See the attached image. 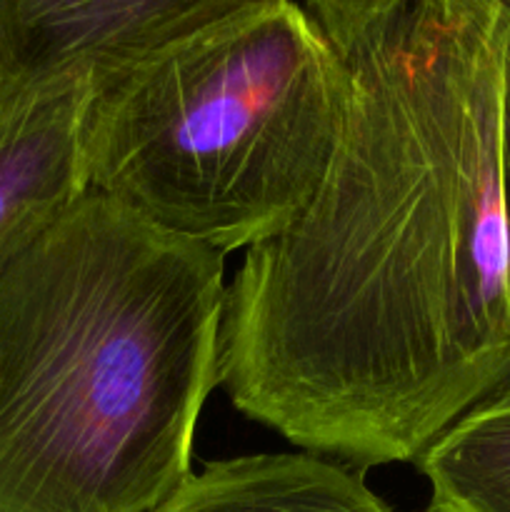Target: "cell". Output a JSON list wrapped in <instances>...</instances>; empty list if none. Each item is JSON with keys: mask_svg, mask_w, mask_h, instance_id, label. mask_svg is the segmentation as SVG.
Instances as JSON below:
<instances>
[{"mask_svg": "<svg viewBox=\"0 0 510 512\" xmlns=\"http://www.w3.org/2000/svg\"><path fill=\"white\" fill-rule=\"evenodd\" d=\"M225 255L88 188L0 258V512H148L220 385Z\"/></svg>", "mask_w": 510, "mask_h": 512, "instance_id": "obj_2", "label": "cell"}, {"mask_svg": "<svg viewBox=\"0 0 510 512\" xmlns=\"http://www.w3.org/2000/svg\"><path fill=\"white\" fill-rule=\"evenodd\" d=\"M500 130H503L505 193H508V208H510V0H508V15H505L503 70H500Z\"/></svg>", "mask_w": 510, "mask_h": 512, "instance_id": "obj_8", "label": "cell"}, {"mask_svg": "<svg viewBox=\"0 0 510 512\" xmlns=\"http://www.w3.org/2000/svg\"><path fill=\"white\" fill-rule=\"evenodd\" d=\"M263 0H0V118L58 83L98 78Z\"/></svg>", "mask_w": 510, "mask_h": 512, "instance_id": "obj_4", "label": "cell"}, {"mask_svg": "<svg viewBox=\"0 0 510 512\" xmlns=\"http://www.w3.org/2000/svg\"><path fill=\"white\" fill-rule=\"evenodd\" d=\"M428 512H510V375L415 460Z\"/></svg>", "mask_w": 510, "mask_h": 512, "instance_id": "obj_7", "label": "cell"}, {"mask_svg": "<svg viewBox=\"0 0 510 512\" xmlns=\"http://www.w3.org/2000/svg\"><path fill=\"white\" fill-rule=\"evenodd\" d=\"M90 85L58 83L0 118V258L88 190L80 133Z\"/></svg>", "mask_w": 510, "mask_h": 512, "instance_id": "obj_5", "label": "cell"}, {"mask_svg": "<svg viewBox=\"0 0 510 512\" xmlns=\"http://www.w3.org/2000/svg\"><path fill=\"white\" fill-rule=\"evenodd\" d=\"M148 512H395L363 470L325 455L255 453L205 463Z\"/></svg>", "mask_w": 510, "mask_h": 512, "instance_id": "obj_6", "label": "cell"}, {"mask_svg": "<svg viewBox=\"0 0 510 512\" xmlns=\"http://www.w3.org/2000/svg\"><path fill=\"white\" fill-rule=\"evenodd\" d=\"M348 70L295 218L225 288L218 378L245 418L368 473L510 375L500 70L508 0H305Z\"/></svg>", "mask_w": 510, "mask_h": 512, "instance_id": "obj_1", "label": "cell"}, {"mask_svg": "<svg viewBox=\"0 0 510 512\" xmlns=\"http://www.w3.org/2000/svg\"><path fill=\"white\" fill-rule=\"evenodd\" d=\"M348 105L343 58L293 0L248 5L93 78L88 188L228 255L295 218Z\"/></svg>", "mask_w": 510, "mask_h": 512, "instance_id": "obj_3", "label": "cell"}]
</instances>
